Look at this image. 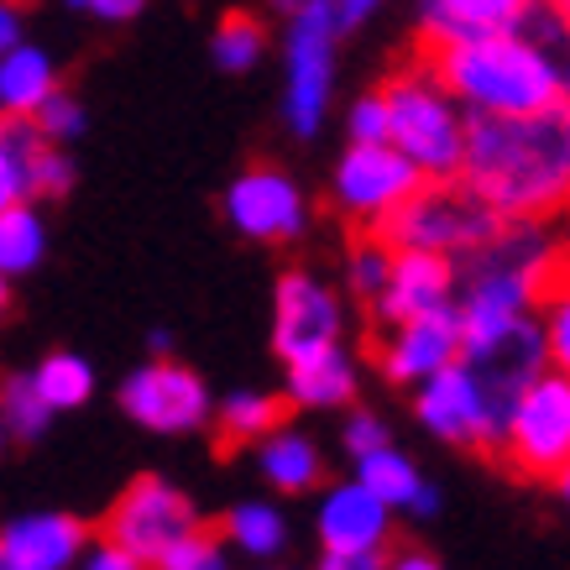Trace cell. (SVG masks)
<instances>
[{
	"mask_svg": "<svg viewBox=\"0 0 570 570\" xmlns=\"http://www.w3.org/2000/svg\"><path fill=\"white\" fill-rule=\"evenodd\" d=\"M471 189L502 220H550L570 209V100L523 116H471L466 168Z\"/></svg>",
	"mask_w": 570,
	"mask_h": 570,
	"instance_id": "1",
	"label": "cell"
},
{
	"mask_svg": "<svg viewBox=\"0 0 570 570\" xmlns=\"http://www.w3.org/2000/svg\"><path fill=\"white\" fill-rule=\"evenodd\" d=\"M419 58L445 79V89L471 116H523V110L560 100L550 58L513 27L450 37V42H419Z\"/></svg>",
	"mask_w": 570,
	"mask_h": 570,
	"instance_id": "2",
	"label": "cell"
},
{
	"mask_svg": "<svg viewBox=\"0 0 570 570\" xmlns=\"http://www.w3.org/2000/svg\"><path fill=\"white\" fill-rule=\"evenodd\" d=\"M393 105V147L409 163H419L424 178H461L466 168V137H471V110L445 89V79L424 63L409 58L403 69L382 85Z\"/></svg>",
	"mask_w": 570,
	"mask_h": 570,
	"instance_id": "3",
	"label": "cell"
},
{
	"mask_svg": "<svg viewBox=\"0 0 570 570\" xmlns=\"http://www.w3.org/2000/svg\"><path fill=\"white\" fill-rule=\"evenodd\" d=\"M508 220L471 189L466 178H424L403 205L393 209V220L377 236L393 242L397 252H440V257H466L476 246L498 242Z\"/></svg>",
	"mask_w": 570,
	"mask_h": 570,
	"instance_id": "4",
	"label": "cell"
},
{
	"mask_svg": "<svg viewBox=\"0 0 570 570\" xmlns=\"http://www.w3.org/2000/svg\"><path fill=\"white\" fill-rule=\"evenodd\" d=\"M492 461L523 482H560L570 466V377L566 372H539L523 397L513 403V419L502 430Z\"/></svg>",
	"mask_w": 570,
	"mask_h": 570,
	"instance_id": "5",
	"label": "cell"
},
{
	"mask_svg": "<svg viewBox=\"0 0 570 570\" xmlns=\"http://www.w3.org/2000/svg\"><path fill=\"white\" fill-rule=\"evenodd\" d=\"M346 32L341 0H309L304 11L288 17V89H283V121L294 137H320L330 110V89H335V37Z\"/></svg>",
	"mask_w": 570,
	"mask_h": 570,
	"instance_id": "6",
	"label": "cell"
},
{
	"mask_svg": "<svg viewBox=\"0 0 570 570\" xmlns=\"http://www.w3.org/2000/svg\"><path fill=\"white\" fill-rule=\"evenodd\" d=\"M419 184H424L419 163H409L393 141H351L335 168V209L356 236H377Z\"/></svg>",
	"mask_w": 570,
	"mask_h": 570,
	"instance_id": "7",
	"label": "cell"
},
{
	"mask_svg": "<svg viewBox=\"0 0 570 570\" xmlns=\"http://www.w3.org/2000/svg\"><path fill=\"white\" fill-rule=\"evenodd\" d=\"M194 529H199L194 502L174 482H163V476H137L116 498V508L105 513V539H116L121 550H131L147 566H157Z\"/></svg>",
	"mask_w": 570,
	"mask_h": 570,
	"instance_id": "8",
	"label": "cell"
},
{
	"mask_svg": "<svg viewBox=\"0 0 570 570\" xmlns=\"http://www.w3.org/2000/svg\"><path fill=\"white\" fill-rule=\"evenodd\" d=\"M121 409L131 424L153 434H189L209 419V387L194 377L189 366L157 356V362L137 366L121 382Z\"/></svg>",
	"mask_w": 570,
	"mask_h": 570,
	"instance_id": "9",
	"label": "cell"
},
{
	"mask_svg": "<svg viewBox=\"0 0 570 570\" xmlns=\"http://www.w3.org/2000/svg\"><path fill=\"white\" fill-rule=\"evenodd\" d=\"M225 220L236 225L242 236L267 246L298 242L304 225H309V205H304V189L283 168H246L236 174V184L225 189Z\"/></svg>",
	"mask_w": 570,
	"mask_h": 570,
	"instance_id": "10",
	"label": "cell"
},
{
	"mask_svg": "<svg viewBox=\"0 0 570 570\" xmlns=\"http://www.w3.org/2000/svg\"><path fill=\"white\" fill-rule=\"evenodd\" d=\"M341 341V304L320 277L309 273H283L277 277V309H273V346L283 366L325 351Z\"/></svg>",
	"mask_w": 570,
	"mask_h": 570,
	"instance_id": "11",
	"label": "cell"
},
{
	"mask_svg": "<svg viewBox=\"0 0 570 570\" xmlns=\"http://www.w3.org/2000/svg\"><path fill=\"white\" fill-rule=\"evenodd\" d=\"M372 356H377L387 382H430L434 372L461 362V314L440 309L424 314V320H409V325L377 330Z\"/></svg>",
	"mask_w": 570,
	"mask_h": 570,
	"instance_id": "12",
	"label": "cell"
},
{
	"mask_svg": "<svg viewBox=\"0 0 570 570\" xmlns=\"http://www.w3.org/2000/svg\"><path fill=\"white\" fill-rule=\"evenodd\" d=\"M419 424L434 430L450 445H471V450H492V419H487V397L482 382L466 362H450L445 372H434L430 382H419Z\"/></svg>",
	"mask_w": 570,
	"mask_h": 570,
	"instance_id": "13",
	"label": "cell"
},
{
	"mask_svg": "<svg viewBox=\"0 0 570 570\" xmlns=\"http://www.w3.org/2000/svg\"><path fill=\"white\" fill-rule=\"evenodd\" d=\"M455 309V257H440V252H397L393 277L382 298L372 304V320L377 330L409 325V320H424V314Z\"/></svg>",
	"mask_w": 570,
	"mask_h": 570,
	"instance_id": "14",
	"label": "cell"
},
{
	"mask_svg": "<svg viewBox=\"0 0 570 570\" xmlns=\"http://www.w3.org/2000/svg\"><path fill=\"white\" fill-rule=\"evenodd\" d=\"M387 519L393 508L356 476V482H335L320 498V544L341 554L387 550Z\"/></svg>",
	"mask_w": 570,
	"mask_h": 570,
	"instance_id": "15",
	"label": "cell"
},
{
	"mask_svg": "<svg viewBox=\"0 0 570 570\" xmlns=\"http://www.w3.org/2000/svg\"><path fill=\"white\" fill-rule=\"evenodd\" d=\"M85 523L69 513H32V519L6 523L0 534V566L17 570H69L85 550Z\"/></svg>",
	"mask_w": 570,
	"mask_h": 570,
	"instance_id": "16",
	"label": "cell"
},
{
	"mask_svg": "<svg viewBox=\"0 0 570 570\" xmlns=\"http://www.w3.org/2000/svg\"><path fill=\"white\" fill-rule=\"evenodd\" d=\"M529 0H430L424 6V27L419 42H450V37H476V32H508L523 17Z\"/></svg>",
	"mask_w": 570,
	"mask_h": 570,
	"instance_id": "17",
	"label": "cell"
},
{
	"mask_svg": "<svg viewBox=\"0 0 570 570\" xmlns=\"http://www.w3.org/2000/svg\"><path fill=\"white\" fill-rule=\"evenodd\" d=\"M351 393H356V366L341 346L288 362V397L304 409H341V403H351Z\"/></svg>",
	"mask_w": 570,
	"mask_h": 570,
	"instance_id": "18",
	"label": "cell"
},
{
	"mask_svg": "<svg viewBox=\"0 0 570 570\" xmlns=\"http://www.w3.org/2000/svg\"><path fill=\"white\" fill-rule=\"evenodd\" d=\"M48 131L32 116H6L0 137V205H32L37 199V163L48 153Z\"/></svg>",
	"mask_w": 570,
	"mask_h": 570,
	"instance_id": "19",
	"label": "cell"
},
{
	"mask_svg": "<svg viewBox=\"0 0 570 570\" xmlns=\"http://www.w3.org/2000/svg\"><path fill=\"white\" fill-rule=\"evenodd\" d=\"M52 95H58V73H52L48 52L6 48V58H0V110L6 116H37Z\"/></svg>",
	"mask_w": 570,
	"mask_h": 570,
	"instance_id": "20",
	"label": "cell"
},
{
	"mask_svg": "<svg viewBox=\"0 0 570 570\" xmlns=\"http://www.w3.org/2000/svg\"><path fill=\"white\" fill-rule=\"evenodd\" d=\"M262 471H267V482L277 492H309L325 476V455H320V445H314L309 434L273 430L262 440Z\"/></svg>",
	"mask_w": 570,
	"mask_h": 570,
	"instance_id": "21",
	"label": "cell"
},
{
	"mask_svg": "<svg viewBox=\"0 0 570 570\" xmlns=\"http://www.w3.org/2000/svg\"><path fill=\"white\" fill-rule=\"evenodd\" d=\"M539 320H544V341H550V366L570 377V252L566 246H554L550 267H544Z\"/></svg>",
	"mask_w": 570,
	"mask_h": 570,
	"instance_id": "22",
	"label": "cell"
},
{
	"mask_svg": "<svg viewBox=\"0 0 570 570\" xmlns=\"http://www.w3.org/2000/svg\"><path fill=\"white\" fill-rule=\"evenodd\" d=\"M283 424V397L273 393H230L215 414V445L236 450L246 440H267Z\"/></svg>",
	"mask_w": 570,
	"mask_h": 570,
	"instance_id": "23",
	"label": "cell"
},
{
	"mask_svg": "<svg viewBox=\"0 0 570 570\" xmlns=\"http://www.w3.org/2000/svg\"><path fill=\"white\" fill-rule=\"evenodd\" d=\"M513 32H523L534 42L554 69V85H560V100H570V21L554 11V0H529L523 17L513 21Z\"/></svg>",
	"mask_w": 570,
	"mask_h": 570,
	"instance_id": "24",
	"label": "cell"
},
{
	"mask_svg": "<svg viewBox=\"0 0 570 570\" xmlns=\"http://www.w3.org/2000/svg\"><path fill=\"white\" fill-rule=\"evenodd\" d=\"M356 476H362V482L372 487L387 508H409V513H414L419 492H424L419 466L403 455V450H393V445H382V450H372V455H362V461H356Z\"/></svg>",
	"mask_w": 570,
	"mask_h": 570,
	"instance_id": "25",
	"label": "cell"
},
{
	"mask_svg": "<svg viewBox=\"0 0 570 570\" xmlns=\"http://www.w3.org/2000/svg\"><path fill=\"white\" fill-rule=\"evenodd\" d=\"M42 246H48V230H42L32 205H0V273H32L42 262Z\"/></svg>",
	"mask_w": 570,
	"mask_h": 570,
	"instance_id": "26",
	"label": "cell"
},
{
	"mask_svg": "<svg viewBox=\"0 0 570 570\" xmlns=\"http://www.w3.org/2000/svg\"><path fill=\"white\" fill-rule=\"evenodd\" d=\"M220 529H225V539H230L236 550L257 554V560L277 554V550H283V539H288L283 513H277V508H267V502H242V508H230Z\"/></svg>",
	"mask_w": 570,
	"mask_h": 570,
	"instance_id": "27",
	"label": "cell"
},
{
	"mask_svg": "<svg viewBox=\"0 0 570 570\" xmlns=\"http://www.w3.org/2000/svg\"><path fill=\"white\" fill-rule=\"evenodd\" d=\"M267 48V32L252 11H225L220 27H215V69L225 73H246Z\"/></svg>",
	"mask_w": 570,
	"mask_h": 570,
	"instance_id": "28",
	"label": "cell"
},
{
	"mask_svg": "<svg viewBox=\"0 0 570 570\" xmlns=\"http://www.w3.org/2000/svg\"><path fill=\"white\" fill-rule=\"evenodd\" d=\"M32 377H37L42 397H48L58 414H63V409H79V403L95 393V372H89V362L85 356H69V351H52Z\"/></svg>",
	"mask_w": 570,
	"mask_h": 570,
	"instance_id": "29",
	"label": "cell"
},
{
	"mask_svg": "<svg viewBox=\"0 0 570 570\" xmlns=\"http://www.w3.org/2000/svg\"><path fill=\"white\" fill-rule=\"evenodd\" d=\"M393 262H397V246L382 242V236H356L351 246V262H346V277H351V294L377 304L387 277H393Z\"/></svg>",
	"mask_w": 570,
	"mask_h": 570,
	"instance_id": "30",
	"label": "cell"
},
{
	"mask_svg": "<svg viewBox=\"0 0 570 570\" xmlns=\"http://www.w3.org/2000/svg\"><path fill=\"white\" fill-rule=\"evenodd\" d=\"M52 414H58V409L42 397V387H37L32 372L6 382V430L17 434V440H37V434L48 430Z\"/></svg>",
	"mask_w": 570,
	"mask_h": 570,
	"instance_id": "31",
	"label": "cell"
},
{
	"mask_svg": "<svg viewBox=\"0 0 570 570\" xmlns=\"http://www.w3.org/2000/svg\"><path fill=\"white\" fill-rule=\"evenodd\" d=\"M225 529H194V534H184L174 544V550L157 560V570H225V550H220Z\"/></svg>",
	"mask_w": 570,
	"mask_h": 570,
	"instance_id": "32",
	"label": "cell"
},
{
	"mask_svg": "<svg viewBox=\"0 0 570 570\" xmlns=\"http://www.w3.org/2000/svg\"><path fill=\"white\" fill-rule=\"evenodd\" d=\"M351 141H393V105L382 89L351 105Z\"/></svg>",
	"mask_w": 570,
	"mask_h": 570,
	"instance_id": "33",
	"label": "cell"
},
{
	"mask_svg": "<svg viewBox=\"0 0 570 570\" xmlns=\"http://www.w3.org/2000/svg\"><path fill=\"white\" fill-rule=\"evenodd\" d=\"M32 121L42 126L52 141H73L79 131H85V110H79V100H73V95H63V89H58V95H52V100L32 116Z\"/></svg>",
	"mask_w": 570,
	"mask_h": 570,
	"instance_id": "34",
	"label": "cell"
},
{
	"mask_svg": "<svg viewBox=\"0 0 570 570\" xmlns=\"http://www.w3.org/2000/svg\"><path fill=\"white\" fill-rule=\"evenodd\" d=\"M341 445L351 450V461H362V455H372V450H382V445H393V440H387V424H382L377 414H351L346 430H341Z\"/></svg>",
	"mask_w": 570,
	"mask_h": 570,
	"instance_id": "35",
	"label": "cell"
},
{
	"mask_svg": "<svg viewBox=\"0 0 570 570\" xmlns=\"http://www.w3.org/2000/svg\"><path fill=\"white\" fill-rule=\"evenodd\" d=\"M141 566H147V560H137L131 550H121L116 539H100V544L85 554V570H141Z\"/></svg>",
	"mask_w": 570,
	"mask_h": 570,
	"instance_id": "36",
	"label": "cell"
},
{
	"mask_svg": "<svg viewBox=\"0 0 570 570\" xmlns=\"http://www.w3.org/2000/svg\"><path fill=\"white\" fill-rule=\"evenodd\" d=\"M69 6L85 11V17H100V21H131V17H141L147 0H69Z\"/></svg>",
	"mask_w": 570,
	"mask_h": 570,
	"instance_id": "37",
	"label": "cell"
},
{
	"mask_svg": "<svg viewBox=\"0 0 570 570\" xmlns=\"http://www.w3.org/2000/svg\"><path fill=\"white\" fill-rule=\"evenodd\" d=\"M320 570H387V554L382 550H362V554H341V550H325Z\"/></svg>",
	"mask_w": 570,
	"mask_h": 570,
	"instance_id": "38",
	"label": "cell"
},
{
	"mask_svg": "<svg viewBox=\"0 0 570 570\" xmlns=\"http://www.w3.org/2000/svg\"><path fill=\"white\" fill-rule=\"evenodd\" d=\"M387 570H440V560L424 550H414V544H403L397 554H387Z\"/></svg>",
	"mask_w": 570,
	"mask_h": 570,
	"instance_id": "39",
	"label": "cell"
},
{
	"mask_svg": "<svg viewBox=\"0 0 570 570\" xmlns=\"http://www.w3.org/2000/svg\"><path fill=\"white\" fill-rule=\"evenodd\" d=\"M377 6H382V0H341V17H346V27H362Z\"/></svg>",
	"mask_w": 570,
	"mask_h": 570,
	"instance_id": "40",
	"label": "cell"
},
{
	"mask_svg": "<svg viewBox=\"0 0 570 570\" xmlns=\"http://www.w3.org/2000/svg\"><path fill=\"white\" fill-rule=\"evenodd\" d=\"M0 42H6V48H21V21H17V11H11V6L0 11Z\"/></svg>",
	"mask_w": 570,
	"mask_h": 570,
	"instance_id": "41",
	"label": "cell"
},
{
	"mask_svg": "<svg viewBox=\"0 0 570 570\" xmlns=\"http://www.w3.org/2000/svg\"><path fill=\"white\" fill-rule=\"evenodd\" d=\"M554 492H560V498H566V508H570V466L560 471V482H554Z\"/></svg>",
	"mask_w": 570,
	"mask_h": 570,
	"instance_id": "42",
	"label": "cell"
},
{
	"mask_svg": "<svg viewBox=\"0 0 570 570\" xmlns=\"http://www.w3.org/2000/svg\"><path fill=\"white\" fill-rule=\"evenodd\" d=\"M277 11H288V17H294V11H304V6H309V0H273Z\"/></svg>",
	"mask_w": 570,
	"mask_h": 570,
	"instance_id": "43",
	"label": "cell"
},
{
	"mask_svg": "<svg viewBox=\"0 0 570 570\" xmlns=\"http://www.w3.org/2000/svg\"><path fill=\"white\" fill-rule=\"evenodd\" d=\"M554 11H560V17L570 21V0H554Z\"/></svg>",
	"mask_w": 570,
	"mask_h": 570,
	"instance_id": "44",
	"label": "cell"
},
{
	"mask_svg": "<svg viewBox=\"0 0 570 570\" xmlns=\"http://www.w3.org/2000/svg\"><path fill=\"white\" fill-rule=\"evenodd\" d=\"M0 570H17V566H0Z\"/></svg>",
	"mask_w": 570,
	"mask_h": 570,
	"instance_id": "45",
	"label": "cell"
}]
</instances>
